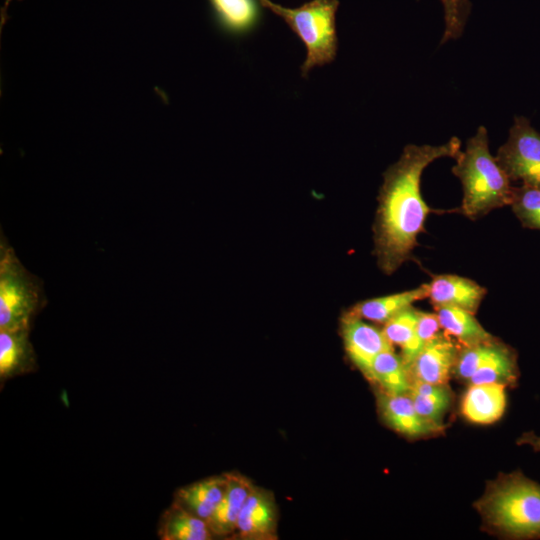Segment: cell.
<instances>
[{"mask_svg": "<svg viewBox=\"0 0 540 540\" xmlns=\"http://www.w3.org/2000/svg\"><path fill=\"white\" fill-rule=\"evenodd\" d=\"M460 151L457 137L436 146L409 144L385 171L374 224L375 254L384 273H394L411 258L432 211L421 194L423 171L437 159H455Z\"/></svg>", "mask_w": 540, "mask_h": 540, "instance_id": "6da1fadb", "label": "cell"}, {"mask_svg": "<svg viewBox=\"0 0 540 540\" xmlns=\"http://www.w3.org/2000/svg\"><path fill=\"white\" fill-rule=\"evenodd\" d=\"M455 160L452 173L462 185L460 212L464 216L477 220L495 209L510 206L511 180L490 153L488 131L484 126L467 140L464 151H460Z\"/></svg>", "mask_w": 540, "mask_h": 540, "instance_id": "7a4b0ae2", "label": "cell"}, {"mask_svg": "<svg viewBox=\"0 0 540 540\" xmlns=\"http://www.w3.org/2000/svg\"><path fill=\"white\" fill-rule=\"evenodd\" d=\"M486 526L510 539H540V484L521 472L500 474L475 503Z\"/></svg>", "mask_w": 540, "mask_h": 540, "instance_id": "3957f363", "label": "cell"}, {"mask_svg": "<svg viewBox=\"0 0 540 540\" xmlns=\"http://www.w3.org/2000/svg\"><path fill=\"white\" fill-rule=\"evenodd\" d=\"M46 303L42 281L23 266L1 233L0 330L31 329Z\"/></svg>", "mask_w": 540, "mask_h": 540, "instance_id": "277c9868", "label": "cell"}, {"mask_svg": "<svg viewBox=\"0 0 540 540\" xmlns=\"http://www.w3.org/2000/svg\"><path fill=\"white\" fill-rule=\"evenodd\" d=\"M264 7L282 17L307 49L301 66L302 75L315 66L334 60L337 52L335 15L338 0H312L298 8H287L270 0H258Z\"/></svg>", "mask_w": 540, "mask_h": 540, "instance_id": "5b68a950", "label": "cell"}, {"mask_svg": "<svg viewBox=\"0 0 540 540\" xmlns=\"http://www.w3.org/2000/svg\"><path fill=\"white\" fill-rule=\"evenodd\" d=\"M496 160L511 181L540 188V132L524 116H516Z\"/></svg>", "mask_w": 540, "mask_h": 540, "instance_id": "8992f818", "label": "cell"}, {"mask_svg": "<svg viewBox=\"0 0 540 540\" xmlns=\"http://www.w3.org/2000/svg\"><path fill=\"white\" fill-rule=\"evenodd\" d=\"M341 336L348 358L366 378L375 357L394 350L382 329L348 313L341 319Z\"/></svg>", "mask_w": 540, "mask_h": 540, "instance_id": "52a82bcc", "label": "cell"}, {"mask_svg": "<svg viewBox=\"0 0 540 540\" xmlns=\"http://www.w3.org/2000/svg\"><path fill=\"white\" fill-rule=\"evenodd\" d=\"M459 350L448 335L439 332L407 366L410 382L445 385L453 373Z\"/></svg>", "mask_w": 540, "mask_h": 540, "instance_id": "ba28073f", "label": "cell"}, {"mask_svg": "<svg viewBox=\"0 0 540 540\" xmlns=\"http://www.w3.org/2000/svg\"><path fill=\"white\" fill-rule=\"evenodd\" d=\"M377 404L383 421L407 437H424L443 430V425L431 422L417 412L408 394L395 395L380 390Z\"/></svg>", "mask_w": 540, "mask_h": 540, "instance_id": "9c48e42d", "label": "cell"}, {"mask_svg": "<svg viewBox=\"0 0 540 540\" xmlns=\"http://www.w3.org/2000/svg\"><path fill=\"white\" fill-rule=\"evenodd\" d=\"M487 295V289L472 279L456 274H440L429 283V296L434 308L455 306L476 313Z\"/></svg>", "mask_w": 540, "mask_h": 540, "instance_id": "30bf717a", "label": "cell"}, {"mask_svg": "<svg viewBox=\"0 0 540 540\" xmlns=\"http://www.w3.org/2000/svg\"><path fill=\"white\" fill-rule=\"evenodd\" d=\"M277 524L276 506L268 492L254 487L240 512L236 530L243 539H271Z\"/></svg>", "mask_w": 540, "mask_h": 540, "instance_id": "8fae6325", "label": "cell"}, {"mask_svg": "<svg viewBox=\"0 0 540 540\" xmlns=\"http://www.w3.org/2000/svg\"><path fill=\"white\" fill-rule=\"evenodd\" d=\"M30 329L0 330V382L34 372L37 356L29 339Z\"/></svg>", "mask_w": 540, "mask_h": 540, "instance_id": "7c38bea8", "label": "cell"}, {"mask_svg": "<svg viewBox=\"0 0 540 540\" xmlns=\"http://www.w3.org/2000/svg\"><path fill=\"white\" fill-rule=\"evenodd\" d=\"M224 495L213 514L206 521L213 536H227L236 530L237 521L253 484L238 473H226Z\"/></svg>", "mask_w": 540, "mask_h": 540, "instance_id": "4fadbf2b", "label": "cell"}, {"mask_svg": "<svg viewBox=\"0 0 540 540\" xmlns=\"http://www.w3.org/2000/svg\"><path fill=\"white\" fill-rule=\"evenodd\" d=\"M505 387L498 383L472 384L462 399L464 417L482 425L499 420L506 407Z\"/></svg>", "mask_w": 540, "mask_h": 540, "instance_id": "5bb4252c", "label": "cell"}, {"mask_svg": "<svg viewBox=\"0 0 540 540\" xmlns=\"http://www.w3.org/2000/svg\"><path fill=\"white\" fill-rule=\"evenodd\" d=\"M428 296L429 283H425L410 290L358 302L346 313L384 325L399 312Z\"/></svg>", "mask_w": 540, "mask_h": 540, "instance_id": "9a60e30c", "label": "cell"}, {"mask_svg": "<svg viewBox=\"0 0 540 540\" xmlns=\"http://www.w3.org/2000/svg\"><path fill=\"white\" fill-rule=\"evenodd\" d=\"M227 484L226 473L194 482L177 490L174 501L207 521L221 501Z\"/></svg>", "mask_w": 540, "mask_h": 540, "instance_id": "2e32d148", "label": "cell"}, {"mask_svg": "<svg viewBox=\"0 0 540 540\" xmlns=\"http://www.w3.org/2000/svg\"><path fill=\"white\" fill-rule=\"evenodd\" d=\"M519 376L517 354L505 343L495 340L491 352L469 379L471 384L514 385Z\"/></svg>", "mask_w": 540, "mask_h": 540, "instance_id": "e0dca14e", "label": "cell"}, {"mask_svg": "<svg viewBox=\"0 0 540 540\" xmlns=\"http://www.w3.org/2000/svg\"><path fill=\"white\" fill-rule=\"evenodd\" d=\"M158 535L163 540H208L213 537L207 522L173 501L159 521Z\"/></svg>", "mask_w": 540, "mask_h": 540, "instance_id": "ac0fdd59", "label": "cell"}, {"mask_svg": "<svg viewBox=\"0 0 540 540\" xmlns=\"http://www.w3.org/2000/svg\"><path fill=\"white\" fill-rule=\"evenodd\" d=\"M441 329L461 346H473L495 338L475 318V314L455 306L434 308Z\"/></svg>", "mask_w": 540, "mask_h": 540, "instance_id": "d6986e66", "label": "cell"}, {"mask_svg": "<svg viewBox=\"0 0 540 540\" xmlns=\"http://www.w3.org/2000/svg\"><path fill=\"white\" fill-rule=\"evenodd\" d=\"M367 379L377 384L381 391L395 395L407 394L411 385L407 367L394 350L381 352L375 357Z\"/></svg>", "mask_w": 540, "mask_h": 540, "instance_id": "ffe728a7", "label": "cell"}, {"mask_svg": "<svg viewBox=\"0 0 540 540\" xmlns=\"http://www.w3.org/2000/svg\"><path fill=\"white\" fill-rule=\"evenodd\" d=\"M417 412L425 419L442 424V418L451 403V395L445 385L411 381L407 393Z\"/></svg>", "mask_w": 540, "mask_h": 540, "instance_id": "44dd1931", "label": "cell"}, {"mask_svg": "<svg viewBox=\"0 0 540 540\" xmlns=\"http://www.w3.org/2000/svg\"><path fill=\"white\" fill-rule=\"evenodd\" d=\"M510 207L525 228L540 230V188L513 187Z\"/></svg>", "mask_w": 540, "mask_h": 540, "instance_id": "7402d4cb", "label": "cell"}, {"mask_svg": "<svg viewBox=\"0 0 540 540\" xmlns=\"http://www.w3.org/2000/svg\"><path fill=\"white\" fill-rule=\"evenodd\" d=\"M418 321V309L410 306L392 317L383 325V332L390 343L401 351L411 343Z\"/></svg>", "mask_w": 540, "mask_h": 540, "instance_id": "603a6c76", "label": "cell"}, {"mask_svg": "<svg viewBox=\"0 0 540 540\" xmlns=\"http://www.w3.org/2000/svg\"><path fill=\"white\" fill-rule=\"evenodd\" d=\"M441 329L436 313L418 310V321L414 337L409 346L401 351V358L406 367L421 350L439 333Z\"/></svg>", "mask_w": 540, "mask_h": 540, "instance_id": "cb8c5ba5", "label": "cell"}, {"mask_svg": "<svg viewBox=\"0 0 540 540\" xmlns=\"http://www.w3.org/2000/svg\"><path fill=\"white\" fill-rule=\"evenodd\" d=\"M223 20L232 28L245 29L256 18L253 0H211Z\"/></svg>", "mask_w": 540, "mask_h": 540, "instance_id": "d4e9b609", "label": "cell"}, {"mask_svg": "<svg viewBox=\"0 0 540 540\" xmlns=\"http://www.w3.org/2000/svg\"><path fill=\"white\" fill-rule=\"evenodd\" d=\"M444 8L445 30L441 44L459 38L465 28L471 4L469 0H440Z\"/></svg>", "mask_w": 540, "mask_h": 540, "instance_id": "484cf974", "label": "cell"}, {"mask_svg": "<svg viewBox=\"0 0 540 540\" xmlns=\"http://www.w3.org/2000/svg\"><path fill=\"white\" fill-rule=\"evenodd\" d=\"M517 442L520 445L527 444L535 451H540V436H537L532 432L524 433Z\"/></svg>", "mask_w": 540, "mask_h": 540, "instance_id": "4316f807", "label": "cell"}, {"mask_svg": "<svg viewBox=\"0 0 540 540\" xmlns=\"http://www.w3.org/2000/svg\"><path fill=\"white\" fill-rule=\"evenodd\" d=\"M10 1H11V0H6V1H5V9H4L3 13L6 12L7 6H8V4H9Z\"/></svg>", "mask_w": 540, "mask_h": 540, "instance_id": "83f0119b", "label": "cell"}]
</instances>
